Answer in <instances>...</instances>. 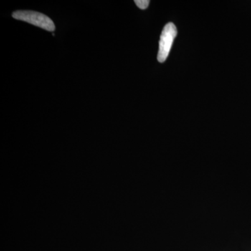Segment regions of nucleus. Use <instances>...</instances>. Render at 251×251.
Returning <instances> with one entry per match:
<instances>
[{
  "label": "nucleus",
  "instance_id": "nucleus-1",
  "mask_svg": "<svg viewBox=\"0 0 251 251\" xmlns=\"http://www.w3.org/2000/svg\"><path fill=\"white\" fill-rule=\"evenodd\" d=\"M12 16L18 21H25L47 31H53L55 29L53 21L41 13L32 11H17L13 13Z\"/></svg>",
  "mask_w": 251,
  "mask_h": 251
},
{
  "label": "nucleus",
  "instance_id": "nucleus-2",
  "mask_svg": "<svg viewBox=\"0 0 251 251\" xmlns=\"http://www.w3.org/2000/svg\"><path fill=\"white\" fill-rule=\"evenodd\" d=\"M177 31L173 23H168L163 28L160 38L159 50L157 57L158 62H164L168 58Z\"/></svg>",
  "mask_w": 251,
  "mask_h": 251
},
{
  "label": "nucleus",
  "instance_id": "nucleus-3",
  "mask_svg": "<svg viewBox=\"0 0 251 251\" xmlns=\"http://www.w3.org/2000/svg\"><path fill=\"white\" fill-rule=\"evenodd\" d=\"M149 0H135V3L140 9H146L150 4Z\"/></svg>",
  "mask_w": 251,
  "mask_h": 251
}]
</instances>
